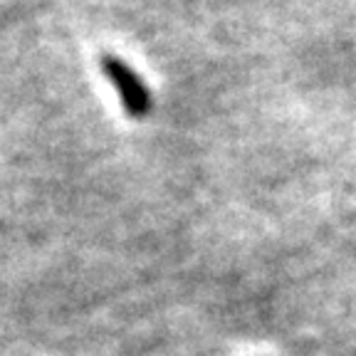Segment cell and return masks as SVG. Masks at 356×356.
<instances>
[{"label": "cell", "mask_w": 356, "mask_h": 356, "mask_svg": "<svg viewBox=\"0 0 356 356\" xmlns=\"http://www.w3.org/2000/svg\"><path fill=\"white\" fill-rule=\"evenodd\" d=\"M102 72L109 79V84L114 87V92L122 99V106L129 117L144 119L151 111V95L149 87L141 82V77L134 72L131 67L124 60H119L117 55H104L102 57Z\"/></svg>", "instance_id": "1"}]
</instances>
